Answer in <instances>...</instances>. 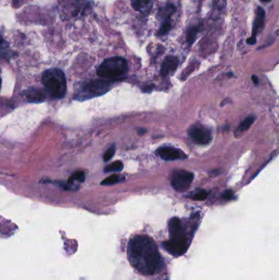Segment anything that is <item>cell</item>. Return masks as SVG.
I'll use <instances>...</instances> for the list:
<instances>
[{"instance_id": "cell-20", "label": "cell", "mask_w": 279, "mask_h": 280, "mask_svg": "<svg viewBox=\"0 0 279 280\" xmlns=\"http://www.w3.org/2000/svg\"><path fill=\"white\" fill-rule=\"evenodd\" d=\"M209 192L206 190H201L199 192H197L195 194L191 196L193 200L196 201H204L205 199L208 197Z\"/></svg>"}, {"instance_id": "cell-26", "label": "cell", "mask_w": 279, "mask_h": 280, "mask_svg": "<svg viewBox=\"0 0 279 280\" xmlns=\"http://www.w3.org/2000/svg\"><path fill=\"white\" fill-rule=\"evenodd\" d=\"M138 132H140V134H143V133H144V132H146V130H140V131H138Z\"/></svg>"}, {"instance_id": "cell-18", "label": "cell", "mask_w": 279, "mask_h": 280, "mask_svg": "<svg viewBox=\"0 0 279 280\" xmlns=\"http://www.w3.org/2000/svg\"><path fill=\"white\" fill-rule=\"evenodd\" d=\"M86 180V175L82 172H77L74 173L71 177L69 178L68 183L74 184L75 182L83 183Z\"/></svg>"}, {"instance_id": "cell-27", "label": "cell", "mask_w": 279, "mask_h": 280, "mask_svg": "<svg viewBox=\"0 0 279 280\" xmlns=\"http://www.w3.org/2000/svg\"><path fill=\"white\" fill-rule=\"evenodd\" d=\"M1 85H2V79L0 78V88H1Z\"/></svg>"}, {"instance_id": "cell-11", "label": "cell", "mask_w": 279, "mask_h": 280, "mask_svg": "<svg viewBox=\"0 0 279 280\" xmlns=\"http://www.w3.org/2000/svg\"><path fill=\"white\" fill-rule=\"evenodd\" d=\"M179 63V59L177 57H166L161 64L160 75H162L163 77H166L170 74L173 73L177 70Z\"/></svg>"}, {"instance_id": "cell-2", "label": "cell", "mask_w": 279, "mask_h": 280, "mask_svg": "<svg viewBox=\"0 0 279 280\" xmlns=\"http://www.w3.org/2000/svg\"><path fill=\"white\" fill-rule=\"evenodd\" d=\"M169 232L170 239L165 241L163 246L174 257L183 256L188 251L192 238H190L179 218L173 217L170 220Z\"/></svg>"}, {"instance_id": "cell-1", "label": "cell", "mask_w": 279, "mask_h": 280, "mask_svg": "<svg viewBox=\"0 0 279 280\" xmlns=\"http://www.w3.org/2000/svg\"><path fill=\"white\" fill-rule=\"evenodd\" d=\"M129 263L143 275L158 274L164 266V259L150 237L137 234L132 237L127 246Z\"/></svg>"}, {"instance_id": "cell-25", "label": "cell", "mask_w": 279, "mask_h": 280, "mask_svg": "<svg viewBox=\"0 0 279 280\" xmlns=\"http://www.w3.org/2000/svg\"><path fill=\"white\" fill-rule=\"evenodd\" d=\"M261 2L262 3H269L272 1V0H261Z\"/></svg>"}, {"instance_id": "cell-9", "label": "cell", "mask_w": 279, "mask_h": 280, "mask_svg": "<svg viewBox=\"0 0 279 280\" xmlns=\"http://www.w3.org/2000/svg\"><path fill=\"white\" fill-rule=\"evenodd\" d=\"M265 21V11L261 7H257L255 14L254 21L252 24V36L246 40V44L254 45L257 44V37L259 32L264 27Z\"/></svg>"}, {"instance_id": "cell-15", "label": "cell", "mask_w": 279, "mask_h": 280, "mask_svg": "<svg viewBox=\"0 0 279 280\" xmlns=\"http://www.w3.org/2000/svg\"><path fill=\"white\" fill-rule=\"evenodd\" d=\"M255 120H256V117L254 116L246 117V119L244 120L243 122L238 126L236 132L237 133H242V132L246 131L250 127L252 124L254 123Z\"/></svg>"}, {"instance_id": "cell-16", "label": "cell", "mask_w": 279, "mask_h": 280, "mask_svg": "<svg viewBox=\"0 0 279 280\" xmlns=\"http://www.w3.org/2000/svg\"><path fill=\"white\" fill-rule=\"evenodd\" d=\"M123 163L121 161H115L113 164L107 165L105 168L104 172L106 173H109V172H120L123 170Z\"/></svg>"}, {"instance_id": "cell-3", "label": "cell", "mask_w": 279, "mask_h": 280, "mask_svg": "<svg viewBox=\"0 0 279 280\" xmlns=\"http://www.w3.org/2000/svg\"><path fill=\"white\" fill-rule=\"evenodd\" d=\"M42 82L49 96L63 98L67 90V78L59 68L46 70L42 75Z\"/></svg>"}, {"instance_id": "cell-21", "label": "cell", "mask_w": 279, "mask_h": 280, "mask_svg": "<svg viewBox=\"0 0 279 280\" xmlns=\"http://www.w3.org/2000/svg\"><path fill=\"white\" fill-rule=\"evenodd\" d=\"M115 153H116V147L115 145L110 147L106 151L104 156H103V160L104 161H110V159L114 157Z\"/></svg>"}, {"instance_id": "cell-10", "label": "cell", "mask_w": 279, "mask_h": 280, "mask_svg": "<svg viewBox=\"0 0 279 280\" xmlns=\"http://www.w3.org/2000/svg\"><path fill=\"white\" fill-rule=\"evenodd\" d=\"M156 153L160 158L165 161H175L178 159L185 158V155L183 154L182 151L175 149L172 147H161L157 149Z\"/></svg>"}, {"instance_id": "cell-6", "label": "cell", "mask_w": 279, "mask_h": 280, "mask_svg": "<svg viewBox=\"0 0 279 280\" xmlns=\"http://www.w3.org/2000/svg\"><path fill=\"white\" fill-rule=\"evenodd\" d=\"M176 12V7L172 3H166L159 7L156 17L160 22V28L157 32V36H165L172 29L171 17Z\"/></svg>"}, {"instance_id": "cell-22", "label": "cell", "mask_w": 279, "mask_h": 280, "mask_svg": "<svg viewBox=\"0 0 279 280\" xmlns=\"http://www.w3.org/2000/svg\"><path fill=\"white\" fill-rule=\"evenodd\" d=\"M234 198V193L232 190L225 191L223 194H222V199L225 201H230V200H233Z\"/></svg>"}, {"instance_id": "cell-19", "label": "cell", "mask_w": 279, "mask_h": 280, "mask_svg": "<svg viewBox=\"0 0 279 280\" xmlns=\"http://www.w3.org/2000/svg\"><path fill=\"white\" fill-rule=\"evenodd\" d=\"M119 176L117 175H113V176H109V177L106 178L103 181H102L101 184L102 185H111V184H117V183L120 181Z\"/></svg>"}, {"instance_id": "cell-13", "label": "cell", "mask_w": 279, "mask_h": 280, "mask_svg": "<svg viewBox=\"0 0 279 280\" xmlns=\"http://www.w3.org/2000/svg\"><path fill=\"white\" fill-rule=\"evenodd\" d=\"M25 96L30 103H39L45 100V94L42 92L41 90L36 89L28 90Z\"/></svg>"}, {"instance_id": "cell-17", "label": "cell", "mask_w": 279, "mask_h": 280, "mask_svg": "<svg viewBox=\"0 0 279 280\" xmlns=\"http://www.w3.org/2000/svg\"><path fill=\"white\" fill-rule=\"evenodd\" d=\"M11 56L9 52V44L5 42L2 36H0V57L1 58H9Z\"/></svg>"}, {"instance_id": "cell-23", "label": "cell", "mask_w": 279, "mask_h": 280, "mask_svg": "<svg viewBox=\"0 0 279 280\" xmlns=\"http://www.w3.org/2000/svg\"><path fill=\"white\" fill-rule=\"evenodd\" d=\"M252 81H253V83H254L255 85H258L259 84V79L258 77H257V75H253L252 76Z\"/></svg>"}, {"instance_id": "cell-24", "label": "cell", "mask_w": 279, "mask_h": 280, "mask_svg": "<svg viewBox=\"0 0 279 280\" xmlns=\"http://www.w3.org/2000/svg\"><path fill=\"white\" fill-rule=\"evenodd\" d=\"M152 90H153V86H146V87H144V91L147 93L151 92Z\"/></svg>"}, {"instance_id": "cell-12", "label": "cell", "mask_w": 279, "mask_h": 280, "mask_svg": "<svg viewBox=\"0 0 279 280\" xmlns=\"http://www.w3.org/2000/svg\"><path fill=\"white\" fill-rule=\"evenodd\" d=\"M131 6L136 12L148 15L152 7V0H131Z\"/></svg>"}, {"instance_id": "cell-8", "label": "cell", "mask_w": 279, "mask_h": 280, "mask_svg": "<svg viewBox=\"0 0 279 280\" xmlns=\"http://www.w3.org/2000/svg\"><path fill=\"white\" fill-rule=\"evenodd\" d=\"M188 134L195 144L199 145H206L212 139L211 130L208 128L201 125L191 126L188 130Z\"/></svg>"}, {"instance_id": "cell-7", "label": "cell", "mask_w": 279, "mask_h": 280, "mask_svg": "<svg viewBox=\"0 0 279 280\" xmlns=\"http://www.w3.org/2000/svg\"><path fill=\"white\" fill-rule=\"evenodd\" d=\"M193 174L184 170H177L173 172L171 184L177 192H185L189 188L193 181Z\"/></svg>"}, {"instance_id": "cell-5", "label": "cell", "mask_w": 279, "mask_h": 280, "mask_svg": "<svg viewBox=\"0 0 279 280\" xmlns=\"http://www.w3.org/2000/svg\"><path fill=\"white\" fill-rule=\"evenodd\" d=\"M113 86V82L108 80H101V79H94L86 82L82 86L80 92L75 97V99H89L101 96L108 92Z\"/></svg>"}, {"instance_id": "cell-4", "label": "cell", "mask_w": 279, "mask_h": 280, "mask_svg": "<svg viewBox=\"0 0 279 280\" xmlns=\"http://www.w3.org/2000/svg\"><path fill=\"white\" fill-rule=\"evenodd\" d=\"M128 63L122 57H113L105 59L97 70L98 76L105 79H116L127 73Z\"/></svg>"}, {"instance_id": "cell-14", "label": "cell", "mask_w": 279, "mask_h": 280, "mask_svg": "<svg viewBox=\"0 0 279 280\" xmlns=\"http://www.w3.org/2000/svg\"><path fill=\"white\" fill-rule=\"evenodd\" d=\"M201 25H202L201 24L198 25H191V26H189L187 29V32H186V40H187L188 46H192L193 43L195 42L197 36H198V34L200 32L201 27H202Z\"/></svg>"}]
</instances>
